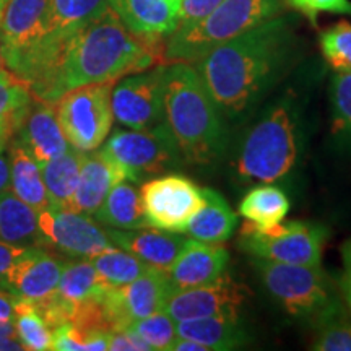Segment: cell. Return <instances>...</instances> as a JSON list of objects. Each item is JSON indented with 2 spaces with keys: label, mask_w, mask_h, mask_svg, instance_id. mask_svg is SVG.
<instances>
[{
  "label": "cell",
  "mask_w": 351,
  "mask_h": 351,
  "mask_svg": "<svg viewBox=\"0 0 351 351\" xmlns=\"http://www.w3.org/2000/svg\"><path fill=\"white\" fill-rule=\"evenodd\" d=\"M287 3L306 15L313 23L322 12L351 15V0H287Z\"/></svg>",
  "instance_id": "38"
},
{
  "label": "cell",
  "mask_w": 351,
  "mask_h": 351,
  "mask_svg": "<svg viewBox=\"0 0 351 351\" xmlns=\"http://www.w3.org/2000/svg\"><path fill=\"white\" fill-rule=\"evenodd\" d=\"M10 186V165H8V156H3L0 152V194L8 191Z\"/></svg>",
  "instance_id": "46"
},
{
  "label": "cell",
  "mask_w": 351,
  "mask_h": 351,
  "mask_svg": "<svg viewBox=\"0 0 351 351\" xmlns=\"http://www.w3.org/2000/svg\"><path fill=\"white\" fill-rule=\"evenodd\" d=\"M96 271L101 275L104 282L112 285V287H119L137 280L142 276L145 271L150 270L147 263L135 257L134 254L124 251L121 247H112L108 251L98 254V256L88 258Z\"/></svg>",
  "instance_id": "32"
},
{
  "label": "cell",
  "mask_w": 351,
  "mask_h": 351,
  "mask_svg": "<svg viewBox=\"0 0 351 351\" xmlns=\"http://www.w3.org/2000/svg\"><path fill=\"white\" fill-rule=\"evenodd\" d=\"M230 254L223 245L207 244L189 239L173 265L166 270L174 291L204 287L221 278L225 274Z\"/></svg>",
  "instance_id": "18"
},
{
  "label": "cell",
  "mask_w": 351,
  "mask_h": 351,
  "mask_svg": "<svg viewBox=\"0 0 351 351\" xmlns=\"http://www.w3.org/2000/svg\"><path fill=\"white\" fill-rule=\"evenodd\" d=\"M124 179L122 171L104 156L103 152H86L69 210L93 215L108 197L109 191Z\"/></svg>",
  "instance_id": "21"
},
{
  "label": "cell",
  "mask_w": 351,
  "mask_h": 351,
  "mask_svg": "<svg viewBox=\"0 0 351 351\" xmlns=\"http://www.w3.org/2000/svg\"><path fill=\"white\" fill-rule=\"evenodd\" d=\"M109 7L137 36L166 39L178 28V7L169 0H109Z\"/></svg>",
  "instance_id": "20"
},
{
  "label": "cell",
  "mask_w": 351,
  "mask_h": 351,
  "mask_svg": "<svg viewBox=\"0 0 351 351\" xmlns=\"http://www.w3.org/2000/svg\"><path fill=\"white\" fill-rule=\"evenodd\" d=\"M125 181L145 182L178 166L182 155L166 122L147 130H116L101 148Z\"/></svg>",
  "instance_id": "6"
},
{
  "label": "cell",
  "mask_w": 351,
  "mask_h": 351,
  "mask_svg": "<svg viewBox=\"0 0 351 351\" xmlns=\"http://www.w3.org/2000/svg\"><path fill=\"white\" fill-rule=\"evenodd\" d=\"M127 327L137 332L152 346V350H169L178 339L176 320L171 319L165 311L135 320Z\"/></svg>",
  "instance_id": "36"
},
{
  "label": "cell",
  "mask_w": 351,
  "mask_h": 351,
  "mask_svg": "<svg viewBox=\"0 0 351 351\" xmlns=\"http://www.w3.org/2000/svg\"><path fill=\"white\" fill-rule=\"evenodd\" d=\"M319 328L311 343L315 351H351V320L332 307L317 319Z\"/></svg>",
  "instance_id": "34"
},
{
  "label": "cell",
  "mask_w": 351,
  "mask_h": 351,
  "mask_svg": "<svg viewBox=\"0 0 351 351\" xmlns=\"http://www.w3.org/2000/svg\"><path fill=\"white\" fill-rule=\"evenodd\" d=\"M15 296L0 291V320L12 322L15 319Z\"/></svg>",
  "instance_id": "44"
},
{
  "label": "cell",
  "mask_w": 351,
  "mask_h": 351,
  "mask_svg": "<svg viewBox=\"0 0 351 351\" xmlns=\"http://www.w3.org/2000/svg\"><path fill=\"white\" fill-rule=\"evenodd\" d=\"M108 8L109 0H49V33L70 36Z\"/></svg>",
  "instance_id": "31"
},
{
  "label": "cell",
  "mask_w": 351,
  "mask_h": 351,
  "mask_svg": "<svg viewBox=\"0 0 351 351\" xmlns=\"http://www.w3.org/2000/svg\"><path fill=\"white\" fill-rule=\"evenodd\" d=\"M25 350L20 340L15 337H0V351H20Z\"/></svg>",
  "instance_id": "47"
},
{
  "label": "cell",
  "mask_w": 351,
  "mask_h": 351,
  "mask_svg": "<svg viewBox=\"0 0 351 351\" xmlns=\"http://www.w3.org/2000/svg\"><path fill=\"white\" fill-rule=\"evenodd\" d=\"M12 140L28 152L39 166L69 150V142L56 116V103L39 99H33Z\"/></svg>",
  "instance_id": "17"
},
{
  "label": "cell",
  "mask_w": 351,
  "mask_h": 351,
  "mask_svg": "<svg viewBox=\"0 0 351 351\" xmlns=\"http://www.w3.org/2000/svg\"><path fill=\"white\" fill-rule=\"evenodd\" d=\"M111 285L104 282L88 258L64 263L56 293L73 306L103 296Z\"/></svg>",
  "instance_id": "30"
},
{
  "label": "cell",
  "mask_w": 351,
  "mask_h": 351,
  "mask_svg": "<svg viewBox=\"0 0 351 351\" xmlns=\"http://www.w3.org/2000/svg\"><path fill=\"white\" fill-rule=\"evenodd\" d=\"M295 161V125L287 109L278 106L247 135L236 168L245 181L274 182L283 178Z\"/></svg>",
  "instance_id": "5"
},
{
  "label": "cell",
  "mask_w": 351,
  "mask_h": 351,
  "mask_svg": "<svg viewBox=\"0 0 351 351\" xmlns=\"http://www.w3.org/2000/svg\"><path fill=\"white\" fill-rule=\"evenodd\" d=\"M52 350L57 351H80L85 350L80 332L72 324H62L52 330Z\"/></svg>",
  "instance_id": "40"
},
{
  "label": "cell",
  "mask_w": 351,
  "mask_h": 351,
  "mask_svg": "<svg viewBox=\"0 0 351 351\" xmlns=\"http://www.w3.org/2000/svg\"><path fill=\"white\" fill-rule=\"evenodd\" d=\"M15 326L12 322H3L0 320V337H15Z\"/></svg>",
  "instance_id": "48"
},
{
  "label": "cell",
  "mask_w": 351,
  "mask_h": 351,
  "mask_svg": "<svg viewBox=\"0 0 351 351\" xmlns=\"http://www.w3.org/2000/svg\"><path fill=\"white\" fill-rule=\"evenodd\" d=\"M165 41L130 33L111 7L70 34L59 59L33 99L54 104L67 91L90 83H116L130 73L165 64Z\"/></svg>",
  "instance_id": "1"
},
{
  "label": "cell",
  "mask_w": 351,
  "mask_h": 351,
  "mask_svg": "<svg viewBox=\"0 0 351 351\" xmlns=\"http://www.w3.org/2000/svg\"><path fill=\"white\" fill-rule=\"evenodd\" d=\"M49 34V0H7L0 10L3 65Z\"/></svg>",
  "instance_id": "15"
},
{
  "label": "cell",
  "mask_w": 351,
  "mask_h": 351,
  "mask_svg": "<svg viewBox=\"0 0 351 351\" xmlns=\"http://www.w3.org/2000/svg\"><path fill=\"white\" fill-rule=\"evenodd\" d=\"M8 165H10V186L13 194L29 207L41 212L51 207L49 195L44 186L43 174L34 158L25 152L15 140L8 143Z\"/></svg>",
  "instance_id": "27"
},
{
  "label": "cell",
  "mask_w": 351,
  "mask_h": 351,
  "mask_svg": "<svg viewBox=\"0 0 351 351\" xmlns=\"http://www.w3.org/2000/svg\"><path fill=\"white\" fill-rule=\"evenodd\" d=\"M296 46L287 16H275L210 51L194 67L219 111L236 116L289 64Z\"/></svg>",
  "instance_id": "2"
},
{
  "label": "cell",
  "mask_w": 351,
  "mask_h": 351,
  "mask_svg": "<svg viewBox=\"0 0 351 351\" xmlns=\"http://www.w3.org/2000/svg\"><path fill=\"white\" fill-rule=\"evenodd\" d=\"M140 197L148 225L182 234L191 218L204 205L202 189L179 174H166L143 182Z\"/></svg>",
  "instance_id": "11"
},
{
  "label": "cell",
  "mask_w": 351,
  "mask_h": 351,
  "mask_svg": "<svg viewBox=\"0 0 351 351\" xmlns=\"http://www.w3.org/2000/svg\"><path fill=\"white\" fill-rule=\"evenodd\" d=\"M174 293L168 275L163 270L150 269L134 282L109 287L104 293L112 328H125L135 320L163 311L166 301Z\"/></svg>",
  "instance_id": "13"
},
{
  "label": "cell",
  "mask_w": 351,
  "mask_h": 351,
  "mask_svg": "<svg viewBox=\"0 0 351 351\" xmlns=\"http://www.w3.org/2000/svg\"><path fill=\"white\" fill-rule=\"evenodd\" d=\"M64 263L62 258L51 256L49 249L32 245L7 270L0 289L20 300H43L59 287Z\"/></svg>",
  "instance_id": "16"
},
{
  "label": "cell",
  "mask_w": 351,
  "mask_h": 351,
  "mask_svg": "<svg viewBox=\"0 0 351 351\" xmlns=\"http://www.w3.org/2000/svg\"><path fill=\"white\" fill-rule=\"evenodd\" d=\"M219 109L191 64H168L165 72V121L184 160L210 165L223 150Z\"/></svg>",
  "instance_id": "3"
},
{
  "label": "cell",
  "mask_w": 351,
  "mask_h": 351,
  "mask_svg": "<svg viewBox=\"0 0 351 351\" xmlns=\"http://www.w3.org/2000/svg\"><path fill=\"white\" fill-rule=\"evenodd\" d=\"M32 103L28 86L5 69L0 70V152L8 147Z\"/></svg>",
  "instance_id": "29"
},
{
  "label": "cell",
  "mask_w": 351,
  "mask_h": 351,
  "mask_svg": "<svg viewBox=\"0 0 351 351\" xmlns=\"http://www.w3.org/2000/svg\"><path fill=\"white\" fill-rule=\"evenodd\" d=\"M247 296V289L234 283L230 276L204 287L178 289L166 301L163 311L171 319L179 320L238 315Z\"/></svg>",
  "instance_id": "14"
},
{
  "label": "cell",
  "mask_w": 351,
  "mask_h": 351,
  "mask_svg": "<svg viewBox=\"0 0 351 351\" xmlns=\"http://www.w3.org/2000/svg\"><path fill=\"white\" fill-rule=\"evenodd\" d=\"M166 65L130 73L116 82L111 93L114 119L132 130H147L165 121Z\"/></svg>",
  "instance_id": "10"
},
{
  "label": "cell",
  "mask_w": 351,
  "mask_h": 351,
  "mask_svg": "<svg viewBox=\"0 0 351 351\" xmlns=\"http://www.w3.org/2000/svg\"><path fill=\"white\" fill-rule=\"evenodd\" d=\"M332 104L337 129H351V72H337L333 77Z\"/></svg>",
  "instance_id": "37"
},
{
  "label": "cell",
  "mask_w": 351,
  "mask_h": 351,
  "mask_svg": "<svg viewBox=\"0 0 351 351\" xmlns=\"http://www.w3.org/2000/svg\"><path fill=\"white\" fill-rule=\"evenodd\" d=\"M38 225L46 238V249L72 258H91L116 247L108 232L90 218L73 210L49 207L38 212Z\"/></svg>",
  "instance_id": "12"
},
{
  "label": "cell",
  "mask_w": 351,
  "mask_h": 351,
  "mask_svg": "<svg viewBox=\"0 0 351 351\" xmlns=\"http://www.w3.org/2000/svg\"><path fill=\"white\" fill-rule=\"evenodd\" d=\"M85 153L86 152H80L77 148H69L60 156L39 166L51 207L69 210L72 197L75 194L78 178H80Z\"/></svg>",
  "instance_id": "28"
},
{
  "label": "cell",
  "mask_w": 351,
  "mask_h": 351,
  "mask_svg": "<svg viewBox=\"0 0 351 351\" xmlns=\"http://www.w3.org/2000/svg\"><path fill=\"white\" fill-rule=\"evenodd\" d=\"M0 239L25 247H46V238L38 225V212L10 191L0 194Z\"/></svg>",
  "instance_id": "25"
},
{
  "label": "cell",
  "mask_w": 351,
  "mask_h": 351,
  "mask_svg": "<svg viewBox=\"0 0 351 351\" xmlns=\"http://www.w3.org/2000/svg\"><path fill=\"white\" fill-rule=\"evenodd\" d=\"M109 239L117 247L134 254L150 269L166 271L173 265L184 245L189 243L182 232H171L158 228L147 226L140 230H106Z\"/></svg>",
  "instance_id": "19"
},
{
  "label": "cell",
  "mask_w": 351,
  "mask_h": 351,
  "mask_svg": "<svg viewBox=\"0 0 351 351\" xmlns=\"http://www.w3.org/2000/svg\"><path fill=\"white\" fill-rule=\"evenodd\" d=\"M7 0H0V10H2V7H3V3H5Z\"/></svg>",
  "instance_id": "51"
},
{
  "label": "cell",
  "mask_w": 351,
  "mask_h": 351,
  "mask_svg": "<svg viewBox=\"0 0 351 351\" xmlns=\"http://www.w3.org/2000/svg\"><path fill=\"white\" fill-rule=\"evenodd\" d=\"M289 212V200L280 187L257 186L244 197L239 215L245 221L241 232H267L283 221Z\"/></svg>",
  "instance_id": "23"
},
{
  "label": "cell",
  "mask_w": 351,
  "mask_h": 351,
  "mask_svg": "<svg viewBox=\"0 0 351 351\" xmlns=\"http://www.w3.org/2000/svg\"><path fill=\"white\" fill-rule=\"evenodd\" d=\"M327 236L324 226L289 221L280 223L267 232H241L239 247L254 258L293 265H320Z\"/></svg>",
  "instance_id": "9"
},
{
  "label": "cell",
  "mask_w": 351,
  "mask_h": 351,
  "mask_svg": "<svg viewBox=\"0 0 351 351\" xmlns=\"http://www.w3.org/2000/svg\"><path fill=\"white\" fill-rule=\"evenodd\" d=\"M29 247H25V245H16L5 243V241L0 239V287H2L3 276H5L7 270L15 263L21 256H25L26 251ZM2 291V289H0Z\"/></svg>",
  "instance_id": "41"
},
{
  "label": "cell",
  "mask_w": 351,
  "mask_h": 351,
  "mask_svg": "<svg viewBox=\"0 0 351 351\" xmlns=\"http://www.w3.org/2000/svg\"><path fill=\"white\" fill-rule=\"evenodd\" d=\"M341 261H343V274H341L340 287L343 298L351 307V239L341 247Z\"/></svg>",
  "instance_id": "42"
},
{
  "label": "cell",
  "mask_w": 351,
  "mask_h": 351,
  "mask_svg": "<svg viewBox=\"0 0 351 351\" xmlns=\"http://www.w3.org/2000/svg\"><path fill=\"white\" fill-rule=\"evenodd\" d=\"M13 320H15V332L25 350H52V330L36 313L32 301L16 298L15 319Z\"/></svg>",
  "instance_id": "33"
},
{
  "label": "cell",
  "mask_w": 351,
  "mask_h": 351,
  "mask_svg": "<svg viewBox=\"0 0 351 351\" xmlns=\"http://www.w3.org/2000/svg\"><path fill=\"white\" fill-rule=\"evenodd\" d=\"M108 350L112 351H135V345L125 328H116L109 333V346Z\"/></svg>",
  "instance_id": "43"
},
{
  "label": "cell",
  "mask_w": 351,
  "mask_h": 351,
  "mask_svg": "<svg viewBox=\"0 0 351 351\" xmlns=\"http://www.w3.org/2000/svg\"><path fill=\"white\" fill-rule=\"evenodd\" d=\"M285 5L287 0H225L199 23L166 38L165 62L195 65L219 44L278 16Z\"/></svg>",
  "instance_id": "4"
},
{
  "label": "cell",
  "mask_w": 351,
  "mask_h": 351,
  "mask_svg": "<svg viewBox=\"0 0 351 351\" xmlns=\"http://www.w3.org/2000/svg\"><path fill=\"white\" fill-rule=\"evenodd\" d=\"M5 69V65H3V47H2V38H0V70Z\"/></svg>",
  "instance_id": "49"
},
{
  "label": "cell",
  "mask_w": 351,
  "mask_h": 351,
  "mask_svg": "<svg viewBox=\"0 0 351 351\" xmlns=\"http://www.w3.org/2000/svg\"><path fill=\"white\" fill-rule=\"evenodd\" d=\"M225 0H181L178 8V28L186 29L208 16Z\"/></svg>",
  "instance_id": "39"
},
{
  "label": "cell",
  "mask_w": 351,
  "mask_h": 351,
  "mask_svg": "<svg viewBox=\"0 0 351 351\" xmlns=\"http://www.w3.org/2000/svg\"><path fill=\"white\" fill-rule=\"evenodd\" d=\"M114 83L73 88L56 101V116L67 142L80 152L98 150L112 127Z\"/></svg>",
  "instance_id": "8"
},
{
  "label": "cell",
  "mask_w": 351,
  "mask_h": 351,
  "mask_svg": "<svg viewBox=\"0 0 351 351\" xmlns=\"http://www.w3.org/2000/svg\"><path fill=\"white\" fill-rule=\"evenodd\" d=\"M320 51L335 72H351V23L341 20L320 33Z\"/></svg>",
  "instance_id": "35"
},
{
  "label": "cell",
  "mask_w": 351,
  "mask_h": 351,
  "mask_svg": "<svg viewBox=\"0 0 351 351\" xmlns=\"http://www.w3.org/2000/svg\"><path fill=\"white\" fill-rule=\"evenodd\" d=\"M171 351H210L207 346L197 343L194 340H187V339H181L178 337L173 345H171Z\"/></svg>",
  "instance_id": "45"
},
{
  "label": "cell",
  "mask_w": 351,
  "mask_h": 351,
  "mask_svg": "<svg viewBox=\"0 0 351 351\" xmlns=\"http://www.w3.org/2000/svg\"><path fill=\"white\" fill-rule=\"evenodd\" d=\"M169 2L179 8V3H181V0H169Z\"/></svg>",
  "instance_id": "50"
},
{
  "label": "cell",
  "mask_w": 351,
  "mask_h": 351,
  "mask_svg": "<svg viewBox=\"0 0 351 351\" xmlns=\"http://www.w3.org/2000/svg\"><path fill=\"white\" fill-rule=\"evenodd\" d=\"M93 217L99 225L112 230H140L150 226L145 217L140 192L130 182H125V179L109 191Z\"/></svg>",
  "instance_id": "26"
},
{
  "label": "cell",
  "mask_w": 351,
  "mask_h": 351,
  "mask_svg": "<svg viewBox=\"0 0 351 351\" xmlns=\"http://www.w3.org/2000/svg\"><path fill=\"white\" fill-rule=\"evenodd\" d=\"M178 337L205 345L210 351L234 350L245 341L238 315L189 319L176 322Z\"/></svg>",
  "instance_id": "24"
},
{
  "label": "cell",
  "mask_w": 351,
  "mask_h": 351,
  "mask_svg": "<svg viewBox=\"0 0 351 351\" xmlns=\"http://www.w3.org/2000/svg\"><path fill=\"white\" fill-rule=\"evenodd\" d=\"M256 269L267 291L291 315L319 319L335 307L328 276L320 265H293L256 258Z\"/></svg>",
  "instance_id": "7"
},
{
  "label": "cell",
  "mask_w": 351,
  "mask_h": 351,
  "mask_svg": "<svg viewBox=\"0 0 351 351\" xmlns=\"http://www.w3.org/2000/svg\"><path fill=\"white\" fill-rule=\"evenodd\" d=\"M204 205L191 218L186 228L189 238L207 244H223L231 238L238 223V215L230 204L213 189H202Z\"/></svg>",
  "instance_id": "22"
}]
</instances>
